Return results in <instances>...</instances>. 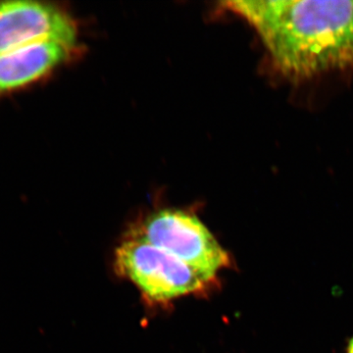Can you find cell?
I'll use <instances>...</instances> for the list:
<instances>
[{"label": "cell", "mask_w": 353, "mask_h": 353, "mask_svg": "<svg viewBox=\"0 0 353 353\" xmlns=\"http://www.w3.org/2000/svg\"><path fill=\"white\" fill-rule=\"evenodd\" d=\"M114 262L118 275L131 281L148 299L157 303L201 294L215 284V278L131 236L118 246Z\"/></svg>", "instance_id": "obj_2"}, {"label": "cell", "mask_w": 353, "mask_h": 353, "mask_svg": "<svg viewBox=\"0 0 353 353\" xmlns=\"http://www.w3.org/2000/svg\"><path fill=\"white\" fill-rule=\"evenodd\" d=\"M343 353H353V334L345 340Z\"/></svg>", "instance_id": "obj_6"}, {"label": "cell", "mask_w": 353, "mask_h": 353, "mask_svg": "<svg viewBox=\"0 0 353 353\" xmlns=\"http://www.w3.org/2000/svg\"><path fill=\"white\" fill-rule=\"evenodd\" d=\"M78 30L62 7L46 1H0V54L54 39L77 46Z\"/></svg>", "instance_id": "obj_4"}, {"label": "cell", "mask_w": 353, "mask_h": 353, "mask_svg": "<svg viewBox=\"0 0 353 353\" xmlns=\"http://www.w3.org/2000/svg\"><path fill=\"white\" fill-rule=\"evenodd\" d=\"M131 236L146 241L201 271L217 278L233 264L230 253L196 215L163 209L148 216Z\"/></svg>", "instance_id": "obj_3"}, {"label": "cell", "mask_w": 353, "mask_h": 353, "mask_svg": "<svg viewBox=\"0 0 353 353\" xmlns=\"http://www.w3.org/2000/svg\"><path fill=\"white\" fill-rule=\"evenodd\" d=\"M76 48L46 39L0 54V99L46 80L69 61Z\"/></svg>", "instance_id": "obj_5"}, {"label": "cell", "mask_w": 353, "mask_h": 353, "mask_svg": "<svg viewBox=\"0 0 353 353\" xmlns=\"http://www.w3.org/2000/svg\"><path fill=\"white\" fill-rule=\"evenodd\" d=\"M290 82L353 71V0L227 2Z\"/></svg>", "instance_id": "obj_1"}]
</instances>
